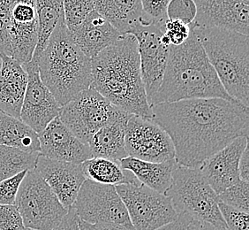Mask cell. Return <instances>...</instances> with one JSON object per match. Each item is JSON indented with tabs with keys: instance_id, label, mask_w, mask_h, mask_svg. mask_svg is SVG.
<instances>
[{
	"instance_id": "6da1fadb",
	"label": "cell",
	"mask_w": 249,
	"mask_h": 230,
	"mask_svg": "<svg viewBox=\"0 0 249 230\" xmlns=\"http://www.w3.org/2000/svg\"><path fill=\"white\" fill-rule=\"evenodd\" d=\"M151 120L166 131L175 160L199 168L203 161L233 140L249 137V107L220 97L191 98L151 105Z\"/></svg>"
},
{
	"instance_id": "7a4b0ae2",
	"label": "cell",
	"mask_w": 249,
	"mask_h": 230,
	"mask_svg": "<svg viewBox=\"0 0 249 230\" xmlns=\"http://www.w3.org/2000/svg\"><path fill=\"white\" fill-rule=\"evenodd\" d=\"M91 67L92 89L121 110L151 120L134 36L122 35L91 58Z\"/></svg>"
},
{
	"instance_id": "3957f363",
	"label": "cell",
	"mask_w": 249,
	"mask_h": 230,
	"mask_svg": "<svg viewBox=\"0 0 249 230\" xmlns=\"http://www.w3.org/2000/svg\"><path fill=\"white\" fill-rule=\"evenodd\" d=\"M209 97L236 101L225 91L191 28L185 43L171 45L163 80L149 106Z\"/></svg>"
},
{
	"instance_id": "277c9868",
	"label": "cell",
	"mask_w": 249,
	"mask_h": 230,
	"mask_svg": "<svg viewBox=\"0 0 249 230\" xmlns=\"http://www.w3.org/2000/svg\"><path fill=\"white\" fill-rule=\"evenodd\" d=\"M39 75L60 107L91 87V58L72 40L64 18L39 58Z\"/></svg>"
},
{
	"instance_id": "5b68a950",
	"label": "cell",
	"mask_w": 249,
	"mask_h": 230,
	"mask_svg": "<svg viewBox=\"0 0 249 230\" xmlns=\"http://www.w3.org/2000/svg\"><path fill=\"white\" fill-rule=\"evenodd\" d=\"M225 91L249 106V36L216 27L190 24Z\"/></svg>"
},
{
	"instance_id": "8992f818",
	"label": "cell",
	"mask_w": 249,
	"mask_h": 230,
	"mask_svg": "<svg viewBox=\"0 0 249 230\" xmlns=\"http://www.w3.org/2000/svg\"><path fill=\"white\" fill-rule=\"evenodd\" d=\"M165 195L171 198L178 214H186L200 223L226 227L218 207V196L199 168L177 164Z\"/></svg>"
},
{
	"instance_id": "52a82bcc",
	"label": "cell",
	"mask_w": 249,
	"mask_h": 230,
	"mask_svg": "<svg viewBox=\"0 0 249 230\" xmlns=\"http://www.w3.org/2000/svg\"><path fill=\"white\" fill-rule=\"evenodd\" d=\"M15 206L25 228L36 230H53L68 211L35 169L26 173Z\"/></svg>"
},
{
	"instance_id": "ba28073f",
	"label": "cell",
	"mask_w": 249,
	"mask_h": 230,
	"mask_svg": "<svg viewBox=\"0 0 249 230\" xmlns=\"http://www.w3.org/2000/svg\"><path fill=\"white\" fill-rule=\"evenodd\" d=\"M116 191L135 230H157L177 219L171 198L142 184H121Z\"/></svg>"
},
{
	"instance_id": "9c48e42d",
	"label": "cell",
	"mask_w": 249,
	"mask_h": 230,
	"mask_svg": "<svg viewBox=\"0 0 249 230\" xmlns=\"http://www.w3.org/2000/svg\"><path fill=\"white\" fill-rule=\"evenodd\" d=\"M117 109L90 87L61 106L58 117L77 138L89 144L92 136L112 119Z\"/></svg>"
},
{
	"instance_id": "30bf717a",
	"label": "cell",
	"mask_w": 249,
	"mask_h": 230,
	"mask_svg": "<svg viewBox=\"0 0 249 230\" xmlns=\"http://www.w3.org/2000/svg\"><path fill=\"white\" fill-rule=\"evenodd\" d=\"M72 207L78 218L88 223H115L133 227L124 203L112 185L86 179Z\"/></svg>"
},
{
	"instance_id": "8fae6325",
	"label": "cell",
	"mask_w": 249,
	"mask_h": 230,
	"mask_svg": "<svg viewBox=\"0 0 249 230\" xmlns=\"http://www.w3.org/2000/svg\"><path fill=\"white\" fill-rule=\"evenodd\" d=\"M124 146L127 155L149 162L175 159V149L170 135L155 121L131 115L126 124Z\"/></svg>"
},
{
	"instance_id": "7c38bea8",
	"label": "cell",
	"mask_w": 249,
	"mask_h": 230,
	"mask_svg": "<svg viewBox=\"0 0 249 230\" xmlns=\"http://www.w3.org/2000/svg\"><path fill=\"white\" fill-rule=\"evenodd\" d=\"M163 25H141L131 33L138 43L142 78L149 104L161 85L171 47L161 40Z\"/></svg>"
},
{
	"instance_id": "4fadbf2b",
	"label": "cell",
	"mask_w": 249,
	"mask_h": 230,
	"mask_svg": "<svg viewBox=\"0 0 249 230\" xmlns=\"http://www.w3.org/2000/svg\"><path fill=\"white\" fill-rule=\"evenodd\" d=\"M22 66L28 74V85L19 120L39 134L52 120L58 117L60 106L42 82L37 64L30 61Z\"/></svg>"
},
{
	"instance_id": "5bb4252c",
	"label": "cell",
	"mask_w": 249,
	"mask_h": 230,
	"mask_svg": "<svg viewBox=\"0 0 249 230\" xmlns=\"http://www.w3.org/2000/svg\"><path fill=\"white\" fill-rule=\"evenodd\" d=\"M38 30L36 0H12L9 32L12 57L22 65L33 58Z\"/></svg>"
},
{
	"instance_id": "9a60e30c",
	"label": "cell",
	"mask_w": 249,
	"mask_h": 230,
	"mask_svg": "<svg viewBox=\"0 0 249 230\" xmlns=\"http://www.w3.org/2000/svg\"><path fill=\"white\" fill-rule=\"evenodd\" d=\"M199 27H216L249 36V0H194Z\"/></svg>"
},
{
	"instance_id": "2e32d148",
	"label": "cell",
	"mask_w": 249,
	"mask_h": 230,
	"mask_svg": "<svg viewBox=\"0 0 249 230\" xmlns=\"http://www.w3.org/2000/svg\"><path fill=\"white\" fill-rule=\"evenodd\" d=\"M35 170L67 210L74 204L80 189L87 179L82 164L54 160L41 154H39Z\"/></svg>"
},
{
	"instance_id": "e0dca14e",
	"label": "cell",
	"mask_w": 249,
	"mask_h": 230,
	"mask_svg": "<svg viewBox=\"0 0 249 230\" xmlns=\"http://www.w3.org/2000/svg\"><path fill=\"white\" fill-rule=\"evenodd\" d=\"M38 139L40 154L46 158L77 164L93 158L89 144L77 138L59 117L39 133Z\"/></svg>"
},
{
	"instance_id": "ac0fdd59",
	"label": "cell",
	"mask_w": 249,
	"mask_h": 230,
	"mask_svg": "<svg viewBox=\"0 0 249 230\" xmlns=\"http://www.w3.org/2000/svg\"><path fill=\"white\" fill-rule=\"evenodd\" d=\"M247 146L248 137H238L200 166V171L217 195L240 181L239 162Z\"/></svg>"
},
{
	"instance_id": "d6986e66",
	"label": "cell",
	"mask_w": 249,
	"mask_h": 230,
	"mask_svg": "<svg viewBox=\"0 0 249 230\" xmlns=\"http://www.w3.org/2000/svg\"><path fill=\"white\" fill-rule=\"evenodd\" d=\"M0 110L19 120L28 74L14 58L0 54Z\"/></svg>"
},
{
	"instance_id": "ffe728a7",
	"label": "cell",
	"mask_w": 249,
	"mask_h": 230,
	"mask_svg": "<svg viewBox=\"0 0 249 230\" xmlns=\"http://www.w3.org/2000/svg\"><path fill=\"white\" fill-rule=\"evenodd\" d=\"M69 33L74 43L89 58L97 56L122 36L96 10L77 29Z\"/></svg>"
},
{
	"instance_id": "44dd1931",
	"label": "cell",
	"mask_w": 249,
	"mask_h": 230,
	"mask_svg": "<svg viewBox=\"0 0 249 230\" xmlns=\"http://www.w3.org/2000/svg\"><path fill=\"white\" fill-rule=\"evenodd\" d=\"M131 114L118 108L112 119L98 130L89 142L93 158H104L119 162L128 157L124 135Z\"/></svg>"
},
{
	"instance_id": "7402d4cb",
	"label": "cell",
	"mask_w": 249,
	"mask_h": 230,
	"mask_svg": "<svg viewBox=\"0 0 249 230\" xmlns=\"http://www.w3.org/2000/svg\"><path fill=\"white\" fill-rule=\"evenodd\" d=\"M96 12L122 35L152 21L144 15L141 0H92Z\"/></svg>"
},
{
	"instance_id": "603a6c76",
	"label": "cell",
	"mask_w": 249,
	"mask_h": 230,
	"mask_svg": "<svg viewBox=\"0 0 249 230\" xmlns=\"http://www.w3.org/2000/svg\"><path fill=\"white\" fill-rule=\"evenodd\" d=\"M122 169L130 171L144 186L165 195L173 182V170L177 166L175 159L155 163L133 157L119 161Z\"/></svg>"
},
{
	"instance_id": "cb8c5ba5",
	"label": "cell",
	"mask_w": 249,
	"mask_h": 230,
	"mask_svg": "<svg viewBox=\"0 0 249 230\" xmlns=\"http://www.w3.org/2000/svg\"><path fill=\"white\" fill-rule=\"evenodd\" d=\"M0 145L40 153L38 134L19 119L0 110Z\"/></svg>"
},
{
	"instance_id": "d4e9b609",
	"label": "cell",
	"mask_w": 249,
	"mask_h": 230,
	"mask_svg": "<svg viewBox=\"0 0 249 230\" xmlns=\"http://www.w3.org/2000/svg\"><path fill=\"white\" fill-rule=\"evenodd\" d=\"M87 179L102 184L118 186L121 184L140 185L130 171L122 169L120 163L104 158H92L82 163Z\"/></svg>"
},
{
	"instance_id": "484cf974",
	"label": "cell",
	"mask_w": 249,
	"mask_h": 230,
	"mask_svg": "<svg viewBox=\"0 0 249 230\" xmlns=\"http://www.w3.org/2000/svg\"><path fill=\"white\" fill-rule=\"evenodd\" d=\"M36 8L38 18V42L31 61L37 64L53 30L64 18L63 0H36Z\"/></svg>"
},
{
	"instance_id": "4316f807",
	"label": "cell",
	"mask_w": 249,
	"mask_h": 230,
	"mask_svg": "<svg viewBox=\"0 0 249 230\" xmlns=\"http://www.w3.org/2000/svg\"><path fill=\"white\" fill-rule=\"evenodd\" d=\"M39 154L0 145V182L25 170L35 169Z\"/></svg>"
},
{
	"instance_id": "83f0119b",
	"label": "cell",
	"mask_w": 249,
	"mask_h": 230,
	"mask_svg": "<svg viewBox=\"0 0 249 230\" xmlns=\"http://www.w3.org/2000/svg\"><path fill=\"white\" fill-rule=\"evenodd\" d=\"M64 19L69 32L77 29L95 10L92 0H63Z\"/></svg>"
},
{
	"instance_id": "f1b7e54d",
	"label": "cell",
	"mask_w": 249,
	"mask_h": 230,
	"mask_svg": "<svg viewBox=\"0 0 249 230\" xmlns=\"http://www.w3.org/2000/svg\"><path fill=\"white\" fill-rule=\"evenodd\" d=\"M217 196L225 205L249 213V182L240 180Z\"/></svg>"
},
{
	"instance_id": "f546056e",
	"label": "cell",
	"mask_w": 249,
	"mask_h": 230,
	"mask_svg": "<svg viewBox=\"0 0 249 230\" xmlns=\"http://www.w3.org/2000/svg\"><path fill=\"white\" fill-rule=\"evenodd\" d=\"M168 19H178L187 25L194 22L197 7L194 0H171L166 11Z\"/></svg>"
},
{
	"instance_id": "4dcf8cb0",
	"label": "cell",
	"mask_w": 249,
	"mask_h": 230,
	"mask_svg": "<svg viewBox=\"0 0 249 230\" xmlns=\"http://www.w3.org/2000/svg\"><path fill=\"white\" fill-rule=\"evenodd\" d=\"M12 0H0V54L12 57L10 41Z\"/></svg>"
},
{
	"instance_id": "1f68e13d",
	"label": "cell",
	"mask_w": 249,
	"mask_h": 230,
	"mask_svg": "<svg viewBox=\"0 0 249 230\" xmlns=\"http://www.w3.org/2000/svg\"><path fill=\"white\" fill-rule=\"evenodd\" d=\"M218 207L228 230H249V213L220 201Z\"/></svg>"
},
{
	"instance_id": "d6a6232c",
	"label": "cell",
	"mask_w": 249,
	"mask_h": 230,
	"mask_svg": "<svg viewBox=\"0 0 249 230\" xmlns=\"http://www.w3.org/2000/svg\"><path fill=\"white\" fill-rule=\"evenodd\" d=\"M27 170L0 182V204L15 206L19 186L27 173Z\"/></svg>"
},
{
	"instance_id": "836d02e7",
	"label": "cell",
	"mask_w": 249,
	"mask_h": 230,
	"mask_svg": "<svg viewBox=\"0 0 249 230\" xmlns=\"http://www.w3.org/2000/svg\"><path fill=\"white\" fill-rule=\"evenodd\" d=\"M190 32V26L178 19H167L163 25V33L166 35L173 46H178L185 43L189 38Z\"/></svg>"
},
{
	"instance_id": "e575fe53",
	"label": "cell",
	"mask_w": 249,
	"mask_h": 230,
	"mask_svg": "<svg viewBox=\"0 0 249 230\" xmlns=\"http://www.w3.org/2000/svg\"><path fill=\"white\" fill-rule=\"evenodd\" d=\"M171 0H141V5L146 15L152 22L164 24L168 19L166 11Z\"/></svg>"
},
{
	"instance_id": "d590c367",
	"label": "cell",
	"mask_w": 249,
	"mask_h": 230,
	"mask_svg": "<svg viewBox=\"0 0 249 230\" xmlns=\"http://www.w3.org/2000/svg\"><path fill=\"white\" fill-rule=\"evenodd\" d=\"M23 227L16 206L0 204V230H19Z\"/></svg>"
},
{
	"instance_id": "8d00e7d4",
	"label": "cell",
	"mask_w": 249,
	"mask_h": 230,
	"mask_svg": "<svg viewBox=\"0 0 249 230\" xmlns=\"http://www.w3.org/2000/svg\"><path fill=\"white\" fill-rule=\"evenodd\" d=\"M53 230H81L79 218L72 206L68 209L67 214Z\"/></svg>"
},
{
	"instance_id": "74e56055",
	"label": "cell",
	"mask_w": 249,
	"mask_h": 230,
	"mask_svg": "<svg viewBox=\"0 0 249 230\" xmlns=\"http://www.w3.org/2000/svg\"><path fill=\"white\" fill-rule=\"evenodd\" d=\"M79 226L81 230H135L132 227L120 225L115 223H88L79 219Z\"/></svg>"
},
{
	"instance_id": "f35d334b",
	"label": "cell",
	"mask_w": 249,
	"mask_h": 230,
	"mask_svg": "<svg viewBox=\"0 0 249 230\" xmlns=\"http://www.w3.org/2000/svg\"><path fill=\"white\" fill-rule=\"evenodd\" d=\"M193 219L186 214H178L177 219L175 221L169 223L167 225L163 226L157 230H187L188 226Z\"/></svg>"
},
{
	"instance_id": "ab89813d",
	"label": "cell",
	"mask_w": 249,
	"mask_h": 230,
	"mask_svg": "<svg viewBox=\"0 0 249 230\" xmlns=\"http://www.w3.org/2000/svg\"><path fill=\"white\" fill-rule=\"evenodd\" d=\"M239 174L241 181L249 182V146L245 149L239 162Z\"/></svg>"
},
{
	"instance_id": "60d3db41",
	"label": "cell",
	"mask_w": 249,
	"mask_h": 230,
	"mask_svg": "<svg viewBox=\"0 0 249 230\" xmlns=\"http://www.w3.org/2000/svg\"><path fill=\"white\" fill-rule=\"evenodd\" d=\"M200 230H228L227 227H216L210 223H201Z\"/></svg>"
},
{
	"instance_id": "b9f144b4",
	"label": "cell",
	"mask_w": 249,
	"mask_h": 230,
	"mask_svg": "<svg viewBox=\"0 0 249 230\" xmlns=\"http://www.w3.org/2000/svg\"><path fill=\"white\" fill-rule=\"evenodd\" d=\"M200 227H201V223L198 221H193L190 222V224L188 226L187 230H200Z\"/></svg>"
},
{
	"instance_id": "7bdbcfd3",
	"label": "cell",
	"mask_w": 249,
	"mask_h": 230,
	"mask_svg": "<svg viewBox=\"0 0 249 230\" xmlns=\"http://www.w3.org/2000/svg\"><path fill=\"white\" fill-rule=\"evenodd\" d=\"M32 230V229H29V228H25V227H23L22 229H20V230Z\"/></svg>"
},
{
	"instance_id": "ee69618b",
	"label": "cell",
	"mask_w": 249,
	"mask_h": 230,
	"mask_svg": "<svg viewBox=\"0 0 249 230\" xmlns=\"http://www.w3.org/2000/svg\"><path fill=\"white\" fill-rule=\"evenodd\" d=\"M0 66H1V59H0Z\"/></svg>"
}]
</instances>
